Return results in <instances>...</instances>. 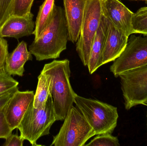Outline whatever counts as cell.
Here are the masks:
<instances>
[{
    "mask_svg": "<svg viewBox=\"0 0 147 146\" xmlns=\"http://www.w3.org/2000/svg\"><path fill=\"white\" fill-rule=\"evenodd\" d=\"M69 38L64 10L55 4L50 23L29 46V51L37 61L57 59L67 48Z\"/></svg>",
    "mask_w": 147,
    "mask_h": 146,
    "instance_id": "1",
    "label": "cell"
},
{
    "mask_svg": "<svg viewBox=\"0 0 147 146\" xmlns=\"http://www.w3.org/2000/svg\"><path fill=\"white\" fill-rule=\"evenodd\" d=\"M50 81V94L53 101L57 121L65 119L73 105L76 93L71 85L70 62L68 59L54 60L42 69Z\"/></svg>",
    "mask_w": 147,
    "mask_h": 146,
    "instance_id": "2",
    "label": "cell"
},
{
    "mask_svg": "<svg viewBox=\"0 0 147 146\" xmlns=\"http://www.w3.org/2000/svg\"><path fill=\"white\" fill-rule=\"evenodd\" d=\"M56 120L53 101L50 94L44 107L35 108L31 103L17 128L20 136L32 146H38L40 137L50 134L51 127Z\"/></svg>",
    "mask_w": 147,
    "mask_h": 146,
    "instance_id": "3",
    "label": "cell"
},
{
    "mask_svg": "<svg viewBox=\"0 0 147 146\" xmlns=\"http://www.w3.org/2000/svg\"><path fill=\"white\" fill-rule=\"evenodd\" d=\"M74 103L93 129L96 135L112 134L119 117L117 107L77 94L75 96Z\"/></svg>",
    "mask_w": 147,
    "mask_h": 146,
    "instance_id": "4",
    "label": "cell"
},
{
    "mask_svg": "<svg viewBox=\"0 0 147 146\" xmlns=\"http://www.w3.org/2000/svg\"><path fill=\"white\" fill-rule=\"evenodd\" d=\"M58 133L51 146H83L96 135L95 132L79 110L72 106L64 119Z\"/></svg>",
    "mask_w": 147,
    "mask_h": 146,
    "instance_id": "5",
    "label": "cell"
},
{
    "mask_svg": "<svg viewBox=\"0 0 147 146\" xmlns=\"http://www.w3.org/2000/svg\"><path fill=\"white\" fill-rule=\"evenodd\" d=\"M101 0H86L76 51L84 66L89 62L94 37L102 16Z\"/></svg>",
    "mask_w": 147,
    "mask_h": 146,
    "instance_id": "6",
    "label": "cell"
},
{
    "mask_svg": "<svg viewBox=\"0 0 147 146\" xmlns=\"http://www.w3.org/2000/svg\"><path fill=\"white\" fill-rule=\"evenodd\" d=\"M121 88L127 110L147 105V65L120 75Z\"/></svg>",
    "mask_w": 147,
    "mask_h": 146,
    "instance_id": "7",
    "label": "cell"
},
{
    "mask_svg": "<svg viewBox=\"0 0 147 146\" xmlns=\"http://www.w3.org/2000/svg\"><path fill=\"white\" fill-rule=\"evenodd\" d=\"M130 36L125 49L110 67L116 78L124 72L147 65V36Z\"/></svg>",
    "mask_w": 147,
    "mask_h": 146,
    "instance_id": "8",
    "label": "cell"
},
{
    "mask_svg": "<svg viewBox=\"0 0 147 146\" xmlns=\"http://www.w3.org/2000/svg\"><path fill=\"white\" fill-rule=\"evenodd\" d=\"M102 14L115 26L129 37L134 13L118 0H101Z\"/></svg>",
    "mask_w": 147,
    "mask_h": 146,
    "instance_id": "9",
    "label": "cell"
},
{
    "mask_svg": "<svg viewBox=\"0 0 147 146\" xmlns=\"http://www.w3.org/2000/svg\"><path fill=\"white\" fill-rule=\"evenodd\" d=\"M33 91L16 90L3 108L4 115L12 130L17 128L30 105L33 102Z\"/></svg>",
    "mask_w": 147,
    "mask_h": 146,
    "instance_id": "10",
    "label": "cell"
},
{
    "mask_svg": "<svg viewBox=\"0 0 147 146\" xmlns=\"http://www.w3.org/2000/svg\"><path fill=\"white\" fill-rule=\"evenodd\" d=\"M33 17L32 13L23 16L10 15L0 27V37L19 39L33 34Z\"/></svg>",
    "mask_w": 147,
    "mask_h": 146,
    "instance_id": "11",
    "label": "cell"
},
{
    "mask_svg": "<svg viewBox=\"0 0 147 146\" xmlns=\"http://www.w3.org/2000/svg\"><path fill=\"white\" fill-rule=\"evenodd\" d=\"M128 38L109 20V28L102 54V65L114 61L121 55L127 46Z\"/></svg>",
    "mask_w": 147,
    "mask_h": 146,
    "instance_id": "12",
    "label": "cell"
},
{
    "mask_svg": "<svg viewBox=\"0 0 147 146\" xmlns=\"http://www.w3.org/2000/svg\"><path fill=\"white\" fill-rule=\"evenodd\" d=\"M86 0H63L64 13L69 30V40L77 42L81 25Z\"/></svg>",
    "mask_w": 147,
    "mask_h": 146,
    "instance_id": "13",
    "label": "cell"
},
{
    "mask_svg": "<svg viewBox=\"0 0 147 146\" xmlns=\"http://www.w3.org/2000/svg\"><path fill=\"white\" fill-rule=\"evenodd\" d=\"M109 26V19L103 15L101 23L94 37L87 66L90 74H92L102 66V54Z\"/></svg>",
    "mask_w": 147,
    "mask_h": 146,
    "instance_id": "14",
    "label": "cell"
},
{
    "mask_svg": "<svg viewBox=\"0 0 147 146\" xmlns=\"http://www.w3.org/2000/svg\"><path fill=\"white\" fill-rule=\"evenodd\" d=\"M31 52L28 50L27 44L22 41L10 54L9 53L5 64L7 72L13 76H22L24 75L25 63L32 60Z\"/></svg>",
    "mask_w": 147,
    "mask_h": 146,
    "instance_id": "15",
    "label": "cell"
},
{
    "mask_svg": "<svg viewBox=\"0 0 147 146\" xmlns=\"http://www.w3.org/2000/svg\"><path fill=\"white\" fill-rule=\"evenodd\" d=\"M55 0H45L40 6L36 22L34 31V39L38 38L42 32L47 27L51 19L55 5Z\"/></svg>",
    "mask_w": 147,
    "mask_h": 146,
    "instance_id": "16",
    "label": "cell"
},
{
    "mask_svg": "<svg viewBox=\"0 0 147 146\" xmlns=\"http://www.w3.org/2000/svg\"><path fill=\"white\" fill-rule=\"evenodd\" d=\"M50 94V81L47 75L41 71L38 76V83L33 101L34 107L41 108L45 105Z\"/></svg>",
    "mask_w": 147,
    "mask_h": 146,
    "instance_id": "17",
    "label": "cell"
},
{
    "mask_svg": "<svg viewBox=\"0 0 147 146\" xmlns=\"http://www.w3.org/2000/svg\"><path fill=\"white\" fill-rule=\"evenodd\" d=\"M132 33L147 36V7H143L134 13L132 18Z\"/></svg>",
    "mask_w": 147,
    "mask_h": 146,
    "instance_id": "18",
    "label": "cell"
},
{
    "mask_svg": "<svg viewBox=\"0 0 147 146\" xmlns=\"http://www.w3.org/2000/svg\"><path fill=\"white\" fill-rule=\"evenodd\" d=\"M34 0H13L9 12V16H23L31 13L32 5Z\"/></svg>",
    "mask_w": 147,
    "mask_h": 146,
    "instance_id": "19",
    "label": "cell"
},
{
    "mask_svg": "<svg viewBox=\"0 0 147 146\" xmlns=\"http://www.w3.org/2000/svg\"><path fill=\"white\" fill-rule=\"evenodd\" d=\"M19 82L6 71L5 66L0 69V96L18 87Z\"/></svg>",
    "mask_w": 147,
    "mask_h": 146,
    "instance_id": "20",
    "label": "cell"
},
{
    "mask_svg": "<svg viewBox=\"0 0 147 146\" xmlns=\"http://www.w3.org/2000/svg\"><path fill=\"white\" fill-rule=\"evenodd\" d=\"M119 140L116 136L111 134L98 135L91 141L86 146H119Z\"/></svg>",
    "mask_w": 147,
    "mask_h": 146,
    "instance_id": "21",
    "label": "cell"
},
{
    "mask_svg": "<svg viewBox=\"0 0 147 146\" xmlns=\"http://www.w3.org/2000/svg\"><path fill=\"white\" fill-rule=\"evenodd\" d=\"M3 109L0 111V139H6L12 133L13 130L6 120Z\"/></svg>",
    "mask_w": 147,
    "mask_h": 146,
    "instance_id": "22",
    "label": "cell"
},
{
    "mask_svg": "<svg viewBox=\"0 0 147 146\" xmlns=\"http://www.w3.org/2000/svg\"><path fill=\"white\" fill-rule=\"evenodd\" d=\"M13 0H0V27L9 16V12Z\"/></svg>",
    "mask_w": 147,
    "mask_h": 146,
    "instance_id": "23",
    "label": "cell"
},
{
    "mask_svg": "<svg viewBox=\"0 0 147 146\" xmlns=\"http://www.w3.org/2000/svg\"><path fill=\"white\" fill-rule=\"evenodd\" d=\"M8 54L7 42L3 38L0 37V69L5 66Z\"/></svg>",
    "mask_w": 147,
    "mask_h": 146,
    "instance_id": "24",
    "label": "cell"
},
{
    "mask_svg": "<svg viewBox=\"0 0 147 146\" xmlns=\"http://www.w3.org/2000/svg\"><path fill=\"white\" fill-rule=\"evenodd\" d=\"M3 146H22L23 145L24 139L17 135L11 134L7 138Z\"/></svg>",
    "mask_w": 147,
    "mask_h": 146,
    "instance_id": "25",
    "label": "cell"
},
{
    "mask_svg": "<svg viewBox=\"0 0 147 146\" xmlns=\"http://www.w3.org/2000/svg\"><path fill=\"white\" fill-rule=\"evenodd\" d=\"M18 87L15 88L9 91L7 93L3 95L0 96V111L4 108L5 105L7 103L9 99H10L15 92L18 90Z\"/></svg>",
    "mask_w": 147,
    "mask_h": 146,
    "instance_id": "26",
    "label": "cell"
},
{
    "mask_svg": "<svg viewBox=\"0 0 147 146\" xmlns=\"http://www.w3.org/2000/svg\"><path fill=\"white\" fill-rule=\"evenodd\" d=\"M135 1H145L146 2H147V0H135Z\"/></svg>",
    "mask_w": 147,
    "mask_h": 146,
    "instance_id": "27",
    "label": "cell"
},
{
    "mask_svg": "<svg viewBox=\"0 0 147 146\" xmlns=\"http://www.w3.org/2000/svg\"></svg>",
    "mask_w": 147,
    "mask_h": 146,
    "instance_id": "28",
    "label": "cell"
},
{
    "mask_svg": "<svg viewBox=\"0 0 147 146\" xmlns=\"http://www.w3.org/2000/svg\"><path fill=\"white\" fill-rule=\"evenodd\" d=\"M146 106H147V105H146Z\"/></svg>",
    "mask_w": 147,
    "mask_h": 146,
    "instance_id": "29",
    "label": "cell"
}]
</instances>
